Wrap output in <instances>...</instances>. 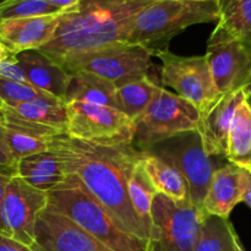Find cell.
<instances>
[{
    "label": "cell",
    "mask_w": 251,
    "mask_h": 251,
    "mask_svg": "<svg viewBox=\"0 0 251 251\" xmlns=\"http://www.w3.org/2000/svg\"><path fill=\"white\" fill-rule=\"evenodd\" d=\"M44 1L49 2V4L58 7V9L66 10V9H70V7L76 6L81 0H44Z\"/></svg>",
    "instance_id": "836d02e7"
},
{
    "label": "cell",
    "mask_w": 251,
    "mask_h": 251,
    "mask_svg": "<svg viewBox=\"0 0 251 251\" xmlns=\"http://www.w3.org/2000/svg\"><path fill=\"white\" fill-rule=\"evenodd\" d=\"M16 58L31 85L65 102L71 74L39 50L22 51L16 54Z\"/></svg>",
    "instance_id": "ac0fdd59"
},
{
    "label": "cell",
    "mask_w": 251,
    "mask_h": 251,
    "mask_svg": "<svg viewBox=\"0 0 251 251\" xmlns=\"http://www.w3.org/2000/svg\"><path fill=\"white\" fill-rule=\"evenodd\" d=\"M203 217L191 201L176 202L157 193L147 251H194Z\"/></svg>",
    "instance_id": "8992f818"
},
{
    "label": "cell",
    "mask_w": 251,
    "mask_h": 251,
    "mask_svg": "<svg viewBox=\"0 0 251 251\" xmlns=\"http://www.w3.org/2000/svg\"><path fill=\"white\" fill-rule=\"evenodd\" d=\"M10 55H11V53H10L9 49H7L6 47H5L4 44L0 42V63H1L4 59H6L7 56H10Z\"/></svg>",
    "instance_id": "d590c367"
},
{
    "label": "cell",
    "mask_w": 251,
    "mask_h": 251,
    "mask_svg": "<svg viewBox=\"0 0 251 251\" xmlns=\"http://www.w3.org/2000/svg\"><path fill=\"white\" fill-rule=\"evenodd\" d=\"M48 207L70 218L78 227L113 251H147L149 240L140 239L118 227L107 208L76 176L48 191Z\"/></svg>",
    "instance_id": "3957f363"
},
{
    "label": "cell",
    "mask_w": 251,
    "mask_h": 251,
    "mask_svg": "<svg viewBox=\"0 0 251 251\" xmlns=\"http://www.w3.org/2000/svg\"><path fill=\"white\" fill-rule=\"evenodd\" d=\"M142 158L137 162L134 171H132L127 189H129V198L135 213L139 216L141 222L144 223L145 228L149 232V235H151L152 203H153L154 196L157 195V191L153 184L150 180L146 171H145Z\"/></svg>",
    "instance_id": "d4e9b609"
},
{
    "label": "cell",
    "mask_w": 251,
    "mask_h": 251,
    "mask_svg": "<svg viewBox=\"0 0 251 251\" xmlns=\"http://www.w3.org/2000/svg\"><path fill=\"white\" fill-rule=\"evenodd\" d=\"M153 56L161 60L162 85L173 88L200 112L222 96L216 88L205 55L180 56L166 48L154 51Z\"/></svg>",
    "instance_id": "ba28073f"
},
{
    "label": "cell",
    "mask_w": 251,
    "mask_h": 251,
    "mask_svg": "<svg viewBox=\"0 0 251 251\" xmlns=\"http://www.w3.org/2000/svg\"><path fill=\"white\" fill-rule=\"evenodd\" d=\"M0 123L9 149L16 161L39 152L50 151L60 132L49 126L25 120L0 108Z\"/></svg>",
    "instance_id": "e0dca14e"
},
{
    "label": "cell",
    "mask_w": 251,
    "mask_h": 251,
    "mask_svg": "<svg viewBox=\"0 0 251 251\" xmlns=\"http://www.w3.org/2000/svg\"><path fill=\"white\" fill-rule=\"evenodd\" d=\"M42 98H55L32 85L0 78V107L2 104L29 102Z\"/></svg>",
    "instance_id": "f1b7e54d"
},
{
    "label": "cell",
    "mask_w": 251,
    "mask_h": 251,
    "mask_svg": "<svg viewBox=\"0 0 251 251\" xmlns=\"http://www.w3.org/2000/svg\"><path fill=\"white\" fill-rule=\"evenodd\" d=\"M243 90H244L245 92V97H247L248 103L251 105V80L243 87Z\"/></svg>",
    "instance_id": "74e56055"
},
{
    "label": "cell",
    "mask_w": 251,
    "mask_h": 251,
    "mask_svg": "<svg viewBox=\"0 0 251 251\" xmlns=\"http://www.w3.org/2000/svg\"><path fill=\"white\" fill-rule=\"evenodd\" d=\"M50 151L58 156L64 173L77 176L107 208L120 229L149 240V232L129 198V179L145 154L134 146L131 139L83 141L60 134Z\"/></svg>",
    "instance_id": "6da1fadb"
},
{
    "label": "cell",
    "mask_w": 251,
    "mask_h": 251,
    "mask_svg": "<svg viewBox=\"0 0 251 251\" xmlns=\"http://www.w3.org/2000/svg\"><path fill=\"white\" fill-rule=\"evenodd\" d=\"M48 206V194L14 176L7 184L1 205V221L5 235L32 247L36 223Z\"/></svg>",
    "instance_id": "7c38bea8"
},
{
    "label": "cell",
    "mask_w": 251,
    "mask_h": 251,
    "mask_svg": "<svg viewBox=\"0 0 251 251\" xmlns=\"http://www.w3.org/2000/svg\"><path fill=\"white\" fill-rule=\"evenodd\" d=\"M142 163L157 193L168 196L176 202L191 201L188 183L176 167L149 152H145Z\"/></svg>",
    "instance_id": "44dd1931"
},
{
    "label": "cell",
    "mask_w": 251,
    "mask_h": 251,
    "mask_svg": "<svg viewBox=\"0 0 251 251\" xmlns=\"http://www.w3.org/2000/svg\"><path fill=\"white\" fill-rule=\"evenodd\" d=\"M205 56L221 95L240 90L251 80V51L220 22L208 38Z\"/></svg>",
    "instance_id": "30bf717a"
},
{
    "label": "cell",
    "mask_w": 251,
    "mask_h": 251,
    "mask_svg": "<svg viewBox=\"0 0 251 251\" xmlns=\"http://www.w3.org/2000/svg\"><path fill=\"white\" fill-rule=\"evenodd\" d=\"M243 202L247 203V205L249 206V207L251 208V176H250L249 185H248L247 193H245V195H244V200H243Z\"/></svg>",
    "instance_id": "8d00e7d4"
},
{
    "label": "cell",
    "mask_w": 251,
    "mask_h": 251,
    "mask_svg": "<svg viewBox=\"0 0 251 251\" xmlns=\"http://www.w3.org/2000/svg\"><path fill=\"white\" fill-rule=\"evenodd\" d=\"M31 248L34 251H113L70 218L48 206L37 220Z\"/></svg>",
    "instance_id": "4fadbf2b"
},
{
    "label": "cell",
    "mask_w": 251,
    "mask_h": 251,
    "mask_svg": "<svg viewBox=\"0 0 251 251\" xmlns=\"http://www.w3.org/2000/svg\"><path fill=\"white\" fill-rule=\"evenodd\" d=\"M0 251H34L31 247L12 239L7 235L0 234Z\"/></svg>",
    "instance_id": "d6a6232c"
},
{
    "label": "cell",
    "mask_w": 251,
    "mask_h": 251,
    "mask_svg": "<svg viewBox=\"0 0 251 251\" xmlns=\"http://www.w3.org/2000/svg\"><path fill=\"white\" fill-rule=\"evenodd\" d=\"M161 86L149 75H142L117 86L118 109L136 122L156 98Z\"/></svg>",
    "instance_id": "603a6c76"
},
{
    "label": "cell",
    "mask_w": 251,
    "mask_h": 251,
    "mask_svg": "<svg viewBox=\"0 0 251 251\" xmlns=\"http://www.w3.org/2000/svg\"><path fill=\"white\" fill-rule=\"evenodd\" d=\"M188 1H207V0H188Z\"/></svg>",
    "instance_id": "f35d334b"
},
{
    "label": "cell",
    "mask_w": 251,
    "mask_h": 251,
    "mask_svg": "<svg viewBox=\"0 0 251 251\" xmlns=\"http://www.w3.org/2000/svg\"><path fill=\"white\" fill-rule=\"evenodd\" d=\"M245 100L244 90L240 88L222 95L207 109L200 112L196 131L201 136L203 149L210 157H226L233 117L240 103Z\"/></svg>",
    "instance_id": "9a60e30c"
},
{
    "label": "cell",
    "mask_w": 251,
    "mask_h": 251,
    "mask_svg": "<svg viewBox=\"0 0 251 251\" xmlns=\"http://www.w3.org/2000/svg\"><path fill=\"white\" fill-rule=\"evenodd\" d=\"M234 227L225 218L205 215L194 251H234Z\"/></svg>",
    "instance_id": "4316f807"
},
{
    "label": "cell",
    "mask_w": 251,
    "mask_h": 251,
    "mask_svg": "<svg viewBox=\"0 0 251 251\" xmlns=\"http://www.w3.org/2000/svg\"><path fill=\"white\" fill-rule=\"evenodd\" d=\"M146 152L158 156L180 172L188 183L191 202L205 215L203 199L217 168L212 157L206 153L199 132L196 130L181 132L154 145Z\"/></svg>",
    "instance_id": "52a82bcc"
},
{
    "label": "cell",
    "mask_w": 251,
    "mask_h": 251,
    "mask_svg": "<svg viewBox=\"0 0 251 251\" xmlns=\"http://www.w3.org/2000/svg\"><path fill=\"white\" fill-rule=\"evenodd\" d=\"M61 11L64 10L58 9L44 0H6L0 4V22L5 20L58 14Z\"/></svg>",
    "instance_id": "83f0119b"
},
{
    "label": "cell",
    "mask_w": 251,
    "mask_h": 251,
    "mask_svg": "<svg viewBox=\"0 0 251 251\" xmlns=\"http://www.w3.org/2000/svg\"><path fill=\"white\" fill-rule=\"evenodd\" d=\"M200 110L180 96L161 87L144 114L134 123L132 144L140 151H149L159 142L181 132L195 131Z\"/></svg>",
    "instance_id": "5b68a950"
},
{
    "label": "cell",
    "mask_w": 251,
    "mask_h": 251,
    "mask_svg": "<svg viewBox=\"0 0 251 251\" xmlns=\"http://www.w3.org/2000/svg\"><path fill=\"white\" fill-rule=\"evenodd\" d=\"M233 240H234V251H245L242 242H240L239 237H238L237 232H235V229L234 232H233Z\"/></svg>",
    "instance_id": "e575fe53"
},
{
    "label": "cell",
    "mask_w": 251,
    "mask_h": 251,
    "mask_svg": "<svg viewBox=\"0 0 251 251\" xmlns=\"http://www.w3.org/2000/svg\"><path fill=\"white\" fill-rule=\"evenodd\" d=\"M16 173L29 185L44 193L53 190L66 178L60 161L53 151L39 152L21 158L17 162Z\"/></svg>",
    "instance_id": "d6986e66"
},
{
    "label": "cell",
    "mask_w": 251,
    "mask_h": 251,
    "mask_svg": "<svg viewBox=\"0 0 251 251\" xmlns=\"http://www.w3.org/2000/svg\"><path fill=\"white\" fill-rule=\"evenodd\" d=\"M152 51L149 48L134 43H119L83 54L64 64L69 74L87 71L115 85L147 75L151 66Z\"/></svg>",
    "instance_id": "9c48e42d"
},
{
    "label": "cell",
    "mask_w": 251,
    "mask_h": 251,
    "mask_svg": "<svg viewBox=\"0 0 251 251\" xmlns=\"http://www.w3.org/2000/svg\"><path fill=\"white\" fill-rule=\"evenodd\" d=\"M154 1L81 0L66 12L54 38L38 50L63 66L83 54L127 43L137 16Z\"/></svg>",
    "instance_id": "7a4b0ae2"
},
{
    "label": "cell",
    "mask_w": 251,
    "mask_h": 251,
    "mask_svg": "<svg viewBox=\"0 0 251 251\" xmlns=\"http://www.w3.org/2000/svg\"><path fill=\"white\" fill-rule=\"evenodd\" d=\"M0 166L11 169L17 168V161L14 157V154L11 153V151H10L9 145H7L6 140H5L1 123H0Z\"/></svg>",
    "instance_id": "4dcf8cb0"
},
{
    "label": "cell",
    "mask_w": 251,
    "mask_h": 251,
    "mask_svg": "<svg viewBox=\"0 0 251 251\" xmlns=\"http://www.w3.org/2000/svg\"><path fill=\"white\" fill-rule=\"evenodd\" d=\"M4 1H6V0H0V4H2Z\"/></svg>",
    "instance_id": "ab89813d"
},
{
    "label": "cell",
    "mask_w": 251,
    "mask_h": 251,
    "mask_svg": "<svg viewBox=\"0 0 251 251\" xmlns=\"http://www.w3.org/2000/svg\"><path fill=\"white\" fill-rule=\"evenodd\" d=\"M16 169H11V168H6V167H1L0 166V234H4V226H2V221H1V205H2V200H4L5 196V191H6L7 184L10 183L11 178L14 176H16Z\"/></svg>",
    "instance_id": "1f68e13d"
},
{
    "label": "cell",
    "mask_w": 251,
    "mask_h": 251,
    "mask_svg": "<svg viewBox=\"0 0 251 251\" xmlns=\"http://www.w3.org/2000/svg\"><path fill=\"white\" fill-rule=\"evenodd\" d=\"M220 22L251 51V0H218Z\"/></svg>",
    "instance_id": "484cf974"
},
{
    "label": "cell",
    "mask_w": 251,
    "mask_h": 251,
    "mask_svg": "<svg viewBox=\"0 0 251 251\" xmlns=\"http://www.w3.org/2000/svg\"><path fill=\"white\" fill-rule=\"evenodd\" d=\"M71 9L58 14L1 21L0 42L15 55L26 50H38L54 38L61 20Z\"/></svg>",
    "instance_id": "5bb4252c"
},
{
    "label": "cell",
    "mask_w": 251,
    "mask_h": 251,
    "mask_svg": "<svg viewBox=\"0 0 251 251\" xmlns=\"http://www.w3.org/2000/svg\"><path fill=\"white\" fill-rule=\"evenodd\" d=\"M70 100H82L110 105L118 109L117 85L95 74L87 71H76L71 74V82L65 103Z\"/></svg>",
    "instance_id": "7402d4cb"
},
{
    "label": "cell",
    "mask_w": 251,
    "mask_h": 251,
    "mask_svg": "<svg viewBox=\"0 0 251 251\" xmlns=\"http://www.w3.org/2000/svg\"><path fill=\"white\" fill-rule=\"evenodd\" d=\"M0 108L25 120L49 126L60 134H66V104L58 98H42L29 102L2 104Z\"/></svg>",
    "instance_id": "ffe728a7"
},
{
    "label": "cell",
    "mask_w": 251,
    "mask_h": 251,
    "mask_svg": "<svg viewBox=\"0 0 251 251\" xmlns=\"http://www.w3.org/2000/svg\"><path fill=\"white\" fill-rule=\"evenodd\" d=\"M66 135L83 141H103L134 137L135 124L110 105L70 100L66 102Z\"/></svg>",
    "instance_id": "8fae6325"
},
{
    "label": "cell",
    "mask_w": 251,
    "mask_h": 251,
    "mask_svg": "<svg viewBox=\"0 0 251 251\" xmlns=\"http://www.w3.org/2000/svg\"><path fill=\"white\" fill-rule=\"evenodd\" d=\"M0 78L16 81V82L26 83V85H31L26 73H25V70L22 69L21 64L19 63V60H17L15 54H11V55L7 56L6 59H4V60L0 63Z\"/></svg>",
    "instance_id": "f546056e"
},
{
    "label": "cell",
    "mask_w": 251,
    "mask_h": 251,
    "mask_svg": "<svg viewBox=\"0 0 251 251\" xmlns=\"http://www.w3.org/2000/svg\"><path fill=\"white\" fill-rule=\"evenodd\" d=\"M226 158L251 172V105L247 100L240 103L233 117Z\"/></svg>",
    "instance_id": "cb8c5ba5"
},
{
    "label": "cell",
    "mask_w": 251,
    "mask_h": 251,
    "mask_svg": "<svg viewBox=\"0 0 251 251\" xmlns=\"http://www.w3.org/2000/svg\"><path fill=\"white\" fill-rule=\"evenodd\" d=\"M216 20H220L218 0H157L137 16L127 43L146 47L153 55L188 27Z\"/></svg>",
    "instance_id": "277c9868"
},
{
    "label": "cell",
    "mask_w": 251,
    "mask_h": 251,
    "mask_svg": "<svg viewBox=\"0 0 251 251\" xmlns=\"http://www.w3.org/2000/svg\"><path fill=\"white\" fill-rule=\"evenodd\" d=\"M251 172L229 162L216 169L203 199L205 215L228 220L233 208L244 200Z\"/></svg>",
    "instance_id": "2e32d148"
}]
</instances>
